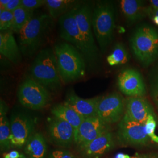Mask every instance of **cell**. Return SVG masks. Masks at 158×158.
Returning a JSON list of instances; mask_svg holds the SVG:
<instances>
[{
  "mask_svg": "<svg viewBox=\"0 0 158 158\" xmlns=\"http://www.w3.org/2000/svg\"><path fill=\"white\" fill-rule=\"evenodd\" d=\"M74 6L59 18V33L61 38L73 46L89 62H95L90 52L85 45L75 18Z\"/></svg>",
  "mask_w": 158,
  "mask_h": 158,
  "instance_id": "52a82bcc",
  "label": "cell"
},
{
  "mask_svg": "<svg viewBox=\"0 0 158 158\" xmlns=\"http://www.w3.org/2000/svg\"><path fill=\"white\" fill-rule=\"evenodd\" d=\"M0 53L14 64L21 62L22 53L11 31L0 32Z\"/></svg>",
  "mask_w": 158,
  "mask_h": 158,
  "instance_id": "ac0fdd59",
  "label": "cell"
},
{
  "mask_svg": "<svg viewBox=\"0 0 158 158\" xmlns=\"http://www.w3.org/2000/svg\"><path fill=\"white\" fill-rule=\"evenodd\" d=\"M151 6L153 8L158 9V0H151L150 1Z\"/></svg>",
  "mask_w": 158,
  "mask_h": 158,
  "instance_id": "d590c367",
  "label": "cell"
},
{
  "mask_svg": "<svg viewBox=\"0 0 158 158\" xmlns=\"http://www.w3.org/2000/svg\"><path fill=\"white\" fill-rule=\"evenodd\" d=\"M76 3L72 0H46V5L51 17L56 19L71 10Z\"/></svg>",
  "mask_w": 158,
  "mask_h": 158,
  "instance_id": "603a6c76",
  "label": "cell"
},
{
  "mask_svg": "<svg viewBox=\"0 0 158 158\" xmlns=\"http://www.w3.org/2000/svg\"><path fill=\"white\" fill-rule=\"evenodd\" d=\"M21 156L19 152L17 151H12L10 152L5 153L3 154V158H19Z\"/></svg>",
  "mask_w": 158,
  "mask_h": 158,
  "instance_id": "1f68e13d",
  "label": "cell"
},
{
  "mask_svg": "<svg viewBox=\"0 0 158 158\" xmlns=\"http://www.w3.org/2000/svg\"><path fill=\"white\" fill-rule=\"evenodd\" d=\"M10 0H1L0 1V10H4L6 6L10 2Z\"/></svg>",
  "mask_w": 158,
  "mask_h": 158,
  "instance_id": "836d02e7",
  "label": "cell"
},
{
  "mask_svg": "<svg viewBox=\"0 0 158 158\" xmlns=\"http://www.w3.org/2000/svg\"><path fill=\"white\" fill-rule=\"evenodd\" d=\"M102 97H95L91 98L85 99L76 95L73 91H70L63 104L72 108L76 112L86 118L97 116L98 104Z\"/></svg>",
  "mask_w": 158,
  "mask_h": 158,
  "instance_id": "2e32d148",
  "label": "cell"
},
{
  "mask_svg": "<svg viewBox=\"0 0 158 158\" xmlns=\"http://www.w3.org/2000/svg\"><path fill=\"white\" fill-rule=\"evenodd\" d=\"M120 6L121 11L128 23H135L147 15V7L144 6L142 1L122 0Z\"/></svg>",
  "mask_w": 158,
  "mask_h": 158,
  "instance_id": "d6986e66",
  "label": "cell"
},
{
  "mask_svg": "<svg viewBox=\"0 0 158 158\" xmlns=\"http://www.w3.org/2000/svg\"><path fill=\"white\" fill-rule=\"evenodd\" d=\"M131 158H158V153H136L135 155Z\"/></svg>",
  "mask_w": 158,
  "mask_h": 158,
  "instance_id": "4dcf8cb0",
  "label": "cell"
},
{
  "mask_svg": "<svg viewBox=\"0 0 158 158\" xmlns=\"http://www.w3.org/2000/svg\"><path fill=\"white\" fill-rule=\"evenodd\" d=\"M17 96L22 106L34 110L45 107L52 100L51 92L31 77L23 81Z\"/></svg>",
  "mask_w": 158,
  "mask_h": 158,
  "instance_id": "8992f818",
  "label": "cell"
},
{
  "mask_svg": "<svg viewBox=\"0 0 158 158\" xmlns=\"http://www.w3.org/2000/svg\"><path fill=\"white\" fill-rule=\"evenodd\" d=\"M109 125L98 116L85 118L76 134L75 143L81 150L98 136L110 131Z\"/></svg>",
  "mask_w": 158,
  "mask_h": 158,
  "instance_id": "7c38bea8",
  "label": "cell"
},
{
  "mask_svg": "<svg viewBox=\"0 0 158 158\" xmlns=\"http://www.w3.org/2000/svg\"><path fill=\"white\" fill-rule=\"evenodd\" d=\"M107 60L110 66L122 65L128 62L129 55L124 45L121 43L116 44Z\"/></svg>",
  "mask_w": 158,
  "mask_h": 158,
  "instance_id": "d4e9b609",
  "label": "cell"
},
{
  "mask_svg": "<svg viewBox=\"0 0 158 158\" xmlns=\"http://www.w3.org/2000/svg\"><path fill=\"white\" fill-rule=\"evenodd\" d=\"M53 18L47 14L34 16L18 34V45L23 56L31 57L40 52L51 32Z\"/></svg>",
  "mask_w": 158,
  "mask_h": 158,
  "instance_id": "6da1fadb",
  "label": "cell"
},
{
  "mask_svg": "<svg viewBox=\"0 0 158 158\" xmlns=\"http://www.w3.org/2000/svg\"><path fill=\"white\" fill-rule=\"evenodd\" d=\"M125 115L142 124H145L150 116H155L151 105L142 97H131L127 100Z\"/></svg>",
  "mask_w": 158,
  "mask_h": 158,
  "instance_id": "9a60e30c",
  "label": "cell"
},
{
  "mask_svg": "<svg viewBox=\"0 0 158 158\" xmlns=\"http://www.w3.org/2000/svg\"><path fill=\"white\" fill-rule=\"evenodd\" d=\"M119 89L126 96L142 97L145 94V85L139 72L132 69L123 70L118 77Z\"/></svg>",
  "mask_w": 158,
  "mask_h": 158,
  "instance_id": "4fadbf2b",
  "label": "cell"
},
{
  "mask_svg": "<svg viewBox=\"0 0 158 158\" xmlns=\"http://www.w3.org/2000/svg\"><path fill=\"white\" fill-rule=\"evenodd\" d=\"M151 96L153 101L158 107V74L153 80L151 86Z\"/></svg>",
  "mask_w": 158,
  "mask_h": 158,
  "instance_id": "f1b7e54d",
  "label": "cell"
},
{
  "mask_svg": "<svg viewBox=\"0 0 158 158\" xmlns=\"http://www.w3.org/2000/svg\"><path fill=\"white\" fill-rule=\"evenodd\" d=\"M48 158H76L66 149H57L51 152Z\"/></svg>",
  "mask_w": 158,
  "mask_h": 158,
  "instance_id": "83f0119b",
  "label": "cell"
},
{
  "mask_svg": "<svg viewBox=\"0 0 158 158\" xmlns=\"http://www.w3.org/2000/svg\"><path fill=\"white\" fill-rule=\"evenodd\" d=\"M51 113L55 117L62 119L71 125L75 130V135L85 119L72 108L64 104H57L54 106L51 110Z\"/></svg>",
  "mask_w": 158,
  "mask_h": 158,
  "instance_id": "ffe728a7",
  "label": "cell"
},
{
  "mask_svg": "<svg viewBox=\"0 0 158 158\" xmlns=\"http://www.w3.org/2000/svg\"><path fill=\"white\" fill-rule=\"evenodd\" d=\"M131 157L129 156L128 155H127V154H125L123 153H117L114 158H131Z\"/></svg>",
  "mask_w": 158,
  "mask_h": 158,
  "instance_id": "e575fe53",
  "label": "cell"
},
{
  "mask_svg": "<svg viewBox=\"0 0 158 158\" xmlns=\"http://www.w3.org/2000/svg\"><path fill=\"white\" fill-rule=\"evenodd\" d=\"M13 12L6 10H0L1 32L11 31L13 24Z\"/></svg>",
  "mask_w": 158,
  "mask_h": 158,
  "instance_id": "484cf974",
  "label": "cell"
},
{
  "mask_svg": "<svg viewBox=\"0 0 158 158\" xmlns=\"http://www.w3.org/2000/svg\"><path fill=\"white\" fill-rule=\"evenodd\" d=\"M7 106L5 102H0V147L1 151H5L10 148L11 144V125L6 116Z\"/></svg>",
  "mask_w": 158,
  "mask_h": 158,
  "instance_id": "7402d4cb",
  "label": "cell"
},
{
  "mask_svg": "<svg viewBox=\"0 0 158 158\" xmlns=\"http://www.w3.org/2000/svg\"><path fill=\"white\" fill-rule=\"evenodd\" d=\"M24 152L29 158H45L47 143L44 135L40 132L34 133L25 145Z\"/></svg>",
  "mask_w": 158,
  "mask_h": 158,
  "instance_id": "44dd1931",
  "label": "cell"
},
{
  "mask_svg": "<svg viewBox=\"0 0 158 158\" xmlns=\"http://www.w3.org/2000/svg\"><path fill=\"white\" fill-rule=\"evenodd\" d=\"M46 0H22V6L28 10L34 11L46 4Z\"/></svg>",
  "mask_w": 158,
  "mask_h": 158,
  "instance_id": "4316f807",
  "label": "cell"
},
{
  "mask_svg": "<svg viewBox=\"0 0 158 158\" xmlns=\"http://www.w3.org/2000/svg\"><path fill=\"white\" fill-rule=\"evenodd\" d=\"M31 78L50 92L59 90L63 82L57 64L55 51L51 48L37 53L30 68Z\"/></svg>",
  "mask_w": 158,
  "mask_h": 158,
  "instance_id": "7a4b0ae2",
  "label": "cell"
},
{
  "mask_svg": "<svg viewBox=\"0 0 158 158\" xmlns=\"http://www.w3.org/2000/svg\"><path fill=\"white\" fill-rule=\"evenodd\" d=\"M113 134L108 131L91 142L80 150L85 158H98L114 147Z\"/></svg>",
  "mask_w": 158,
  "mask_h": 158,
  "instance_id": "e0dca14e",
  "label": "cell"
},
{
  "mask_svg": "<svg viewBox=\"0 0 158 158\" xmlns=\"http://www.w3.org/2000/svg\"><path fill=\"white\" fill-rule=\"evenodd\" d=\"M11 147L25 145L29 138L34 134L35 119L23 113L13 114L10 120Z\"/></svg>",
  "mask_w": 158,
  "mask_h": 158,
  "instance_id": "8fae6325",
  "label": "cell"
},
{
  "mask_svg": "<svg viewBox=\"0 0 158 158\" xmlns=\"http://www.w3.org/2000/svg\"><path fill=\"white\" fill-rule=\"evenodd\" d=\"M117 137L125 145L145 146L151 141L146 133L145 124L131 119L125 114L118 125Z\"/></svg>",
  "mask_w": 158,
  "mask_h": 158,
  "instance_id": "ba28073f",
  "label": "cell"
},
{
  "mask_svg": "<svg viewBox=\"0 0 158 158\" xmlns=\"http://www.w3.org/2000/svg\"><path fill=\"white\" fill-rule=\"evenodd\" d=\"M19 158H29L28 157V156H25L24 154H21V157Z\"/></svg>",
  "mask_w": 158,
  "mask_h": 158,
  "instance_id": "74e56055",
  "label": "cell"
},
{
  "mask_svg": "<svg viewBox=\"0 0 158 158\" xmlns=\"http://www.w3.org/2000/svg\"><path fill=\"white\" fill-rule=\"evenodd\" d=\"M48 131L51 141L59 147H69L75 143V130L62 119L54 117L49 121Z\"/></svg>",
  "mask_w": 158,
  "mask_h": 158,
  "instance_id": "5bb4252c",
  "label": "cell"
},
{
  "mask_svg": "<svg viewBox=\"0 0 158 158\" xmlns=\"http://www.w3.org/2000/svg\"><path fill=\"white\" fill-rule=\"evenodd\" d=\"M34 11L28 10L23 6L17 8L13 12V24L11 31L12 32L18 34L29 21L34 17Z\"/></svg>",
  "mask_w": 158,
  "mask_h": 158,
  "instance_id": "cb8c5ba5",
  "label": "cell"
},
{
  "mask_svg": "<svg viewBox=\"0 0 158 158\" xmlns=\"http://www.w3.org/2000/svg\"><path fill=\"white\" fill-rule=\"evenodd\" d=\"M115 23V11L113 4L101 1L95 6L92 14L93 30L102 52L112 42Z\"/></svg>",
  "mask_w": 158,
  "mask_h": 158,
  "instance_id": "277c9868",
  "label": "cell"
},
{
  "mask_svg": "<svg viewBox=\"0 0 158 158\" xmlns=\"http://www.w3.org/2000/svg\"><path fill=\"white\" fill-rule=\"evenodd\" d=\"M53 49L63 82L70 83L84 76L85 58L73 46L67 42H62L55 46Z\"/></svg>",
  "mask_w": 158,
  "mask_h": 158,
  "instance_id": "3957f363",
  "label": "cell"
},
{
  "mask_svg": "<svg viewBox=\"0 0 158 158\" xmlns=\"http://www.w3.org/2000/svg\"><path fill=\"white\" fill-rule=\"evenodd\" d=\"M136 58L145 66L158 57V32L152 27L143 25L136 29L130 40Z\"/></svg>",
  "mask_w": 158,
  "mask_h": 158,
  "instance_id": "5b68a950",
  "label": "cell"
},
{
  "mask_svg": "<svg viewBox=\"0 0 158 158\" xmlns=\"http://www.w3.org/2000/svg\"><path fill=\"white\" fill-rule=\"evenodd\" d=\"M22 6V0H10V2L6 6L4 10L13 12L15 11L17 8Z\"/></svg>",
  "mask_w": 158,
  "mask_h": 158,
  "instance_id": "f546056e",
  "label": "cell"
},
{
  "mask_svg": "<svg viewBox=\"0 0 158 158\" xmlns=\"http://www.w3.org/2000/svg\"><path fill=\"white\" fill-rule=\"evenodd\" d=\"M125 101L118 93L102 97L98 104L97 116L108 124L120 121L125 114Z\"/></svg>",
  "mask_w": 158,
  "mask_h": 158,
  "instance_id": "9c48e42d",
  "label": "cell"
},
{
  "mask_svg": "<svg viewBox=\"0 0 158 158\" xmlns=\"http://www.w3.org/2000/svg\"><path fill=\"white\" fill-rule=\"evenodd\" d=\"M74 9L75 18L80 32L85 45L96 62L98 56V50L93 35L94 32L92 26L93 12H91L90 6L87 4H80L75 6Z\"/></svg>",
  "mask_w": 158,
  "mask_h": 158,
  "instance_id": "30bf717a",
  "label": "cell"
},
{
  "mask_svg": "<svg viewBox=\"0 0 158 158\" xmlns=\"http://www.w3.org/2000/svg\"><path fill=\"white\" fill-rule=\"evenodd\" d=\"M147 15L152 18V17L158 15V9L153 8L152 6H149L147 8Z\"/></svg>",
  "mask_w": 158,
  "mask_h": 158,
  "instance_id": "d6a6232c",
  "label": "cell"
},
{
  "mask_svg": "<svg viewBox=\"0 0 158 158\" xmlns=\"http://www.w3.org/2000/svg\"><path fill=\"white\" fill-rule=\"evenodd\" d=\"M151 19H152L154 23H155L156 25H158V15L152 17Z\"/></svg>",
  "mask_w": 158,
  "mask_h": 158,
  "instance_id": "8d00e7d4",
  "label": "cell"
}]
</instances>
